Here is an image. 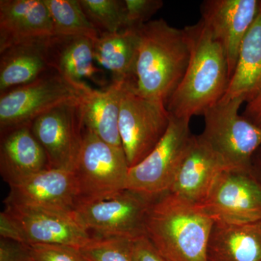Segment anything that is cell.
<instances>
[{
  "label": "cell",
  "instance_id": "22",
  "mask_svg": "<svg viewBox=\"0 0 261 261\" xmlns=\"http://www.w3.org/2000/svg\"><path fill=\"white\" fill-rule=\"evenodd\" d=\"M47 39L15 44L0 53V94L34 82L51 70Z\"/></svg>",
  "mask_w": 261,
  "mask_h": 261
},
{
  "label": "cell",
  "instance_id": "3",
  "mask_svg": "<svg viewBox=\"0 0 261 261\" xmlns=\"http://www.w3.org/2000/svg\"><path fill=\"white\" fill-rule=\"evenodd\" d=\"M214 224L202 207L167 193L151 205L145 235L167 261H208Z\"/></svg>",
  "mask_w": 261,
  "mask_h": 261
},
{
  "label": "cell",
  "instance_id": "24",
  "mask_svg": "<svg viewBox=\"0 0 261 261\" xmlns=\"http://www.w3.org/2000/svg\"><path fill=\"white\" fill-rule=\"evenodd\" d=\"M53 20V36H82L96 40L99 33L84 13L80 0H44Z\"/></svg>",
  "mask_w": 261,
  "mask_h": 261
},
{
  "label": "cell",
  "instance_id": "27",
  "mask_svg": "<svg viewBox=\"0 0 261 261\" xmlns=\"http://www.w3.org/2000/svg\"><path fill=\"white\" fill-rule=\"evenodd\" d=\"M126 8L125 29H140L150 21L151 18L161 9V0H124Z\"/></svg>",
  "mask_w": 261,
  "mask_h": 261
},
{
  "label": "cell",
  "instance_id": "14",
  "mask_svg": "<svg viewBox=\"0 0 261 261\" xmlns=\"http://www.w3.org/2000/svg\"><path fill=\"white\" fill-rule=\"evenodd\" d=\"M5 205L73 215L77 205L74 175L70 170L49 168L10 187Z\"/></svg>",
  "mask_w": 261,
  "mask_h": 261
},
{
  "label": "cell",
  "instance_id": "29",
  "mask_svg": "<svg viewBox=\"0 0 261 261\" xmlns=\"http://www.w3.org/2000/svg\"><path fill=\"white\" fill-rule=\"evenodd\" d=\"M130 250L133 261H167L146 235L130 240Z\"/></svg>",
  "mask_w": 261,
  "mask_h": 261
},
{
  "label": "cell",
  "instance_id": "21",
  "mask_svg": "<svg viewBox=\"0 0 261 261\" xmlns=\"http://www.w3.org/2000/svg\"><path fill=\"white\" fill-rule=\"evenodd\" d=\"M208 261H261V220L231 224L214 221Z\"/></svg>",
  "mask_w": 261,
  "mask_h": 261
},
{
  "label": "cell",
  "instance_id": "15",
  "mask_svg": "<svg viewBox=\"0 0 261 261\" xmlns=\"http://www.w3.org/2000/svg\"><path fill=\"white\" fill-rule=\"evenodd\" d=\"M5 211L18 225L24 245H65L80 249L92 238L73 215L12 205H5Z\"/></svg>",
  "mask_w": 261,
  "mask_h": 261
},
{
  "label": "cell",
  "instance_id": "1",
  "mask_svg": "<svg viewBox=\"0 0 261 261\" xmlns=\"http://www.w3.org/2000/svg\"><path fill=\"white\" fill-rule=\"evenodd\" d=\"M190 51L185 75L166 104L173 116L203 115L227 90L230 76L222 46L200 20L184 29Z\"/></svg>",
  "mask_w": 261,
  "mask_h": 261
},
{
  "label": "cell",
  "instance_id": "17",
  "mask_svg": "<svg viewBox=\"0 0 261 261\" xmlns=\"http://www.w3.org/2000/svg\"><path fill=\"white\" fill-rule=\"evenodd\" d=\"M54 35L44 0L0 1V53L7 48Z\"/></svg>",
  "mask_w": 261,
  "mask_h": 261
},
{
  "label": "cell",
  "instance_id": "6",
  "mask_svg": "<svg viewBox=\"0 0 261 261\" xmlns=\"http://www.w3.org/2000/svg\"><path fill=\"white\" fill-rule=\"evenodd\" d=\"M190 123L188 118L171 115L162 140L147 157L129 168L127 190L153 199L169 192L193 137Z\"/></svg>",
  "mask_w": 261,
  "mask_h": 261
},
{
  "label": "cell",
  "instance_id": "34",
  "mask_svg": "<svg viewBox=\"0 0 261 261\" xmlns=\"http://www.w3.org/2000/svg\"><path fill=\"white\" fill-rule=\"evenodd\" d=\"M30 253V252H29ZM25 261H35L34 260V259L32 258V256L31 255H29L28 257H27V259H25Z\"/></svg>",
  "mask_w": 261,
  "mask_h": 261
},
{
  "label": "cell",
  "instance_id": "32",
  "mask_svg": "<svg viewBox=\"0 0 261 261\" xmlns=\"http://www.w3.org/2000/svg\"><path fill=\"white\" fill-rule=\"evenodd\" d=\"M243 116L261 128V91L251 100L247 102Z\"/></svg>",
  "mask_w": 261,
  "mask_h": 261
},
{
  "label": "cell",
  "instance_id": "33",
  "mask_svg": "<svg viewBox=\"0 0 261 261\" xmlns=\"http://www.w3.org/2000/svg\"><path fill=\"white\" fill-rule=\"evenodd\" d=\"M252 170L261 184V147L254 154L252 161Z\"/></svg>",
  "mask_w": 261,
  "mask_h": 261
},
{
  "label": "cell",
  "instance_id": "10",
  "mask_svg": "<svg viewBox=\"0 0 261 261\" xmlns=\"http://www.w3.org/2000/svg\"><path fill=\"white\" fill-rule=\"evenodd\" d=\"M219 222L241 224L261 220V184L250 169L231 168L220 175L200 206Z\"/></svg>",
  "mask_w": 261,
  "mask_h": 261
},
{
  "label": "cell",
  "instance_id": "26",
  "mask_svg": "<svg viewBox=\"0 0 261 261\" xmlns=\"http://www.w3.org/2000/svg\"><path fill=\"white\" fill-rule=\"evenodd\" d=\"M80 250L89 261H133L130 239L92 237Z\"/></svg>",
  "mask_w": 261,
  "mask_h": 261
},
{
  "label": "cell",
  "instance_id": "8",
  "mask_svg": "<svg viewBox=\"0 0 261 261\" xmlns=\"http://www.w3.org/2000/svg\"><path fill=\"white\" fill-rule=\"evenodd\" d=\"M171 116L165 103L140 97L125 85L120 103L119 132L128 167L140 163L162 140Z\"/></svg>",
  "mask_w": 261,
  "mask_h": 261
},
{
  "label": "cell",
  "instance_id": "11",
  "mask_svg": "<svg viewBox=\"0 0 261 261\" xmlns=\"http://www.w3.org/2000/svg\"><path fill=\"white\" fill-rule=\"evenodd\" d=\"M80 102L65 103L49 110L31 124L49 168L70 171L74 168L83 140Z\"/></svg>",
  "mask_w": 261,
  "mask_h": 261
},
{
  "label": "cell",
  "instance_id": "31",
  "mask_svg": "<svg viewBox=\"0 0 261 261\" xmlns=\"http://www.w3.org/2000/svg\"><path fill=\"white\" fill-rule=\"evenodd\" d=\"M0 234L2 238L23 244L18 225L5 211L0 214Z\"/></svg>",
  "mask_w": 261,
  "mask_h": 261
},
{
  "label": "cell",
  "instance_id": "2",
  "mask_svg": "<svg viewBox=\"0 0 261 261\" xmlns=\"http://www.w3.org/2000/svg\"><path fill=\"white\" fill-rule=\"evenodd\" d=\"M140 47L132 91L140 97L167 104L185 75L190 51L184 29L163 19L139 29Z\"/></svg>",
  "mask_w": 261,
  "mask_h": 261
},
{
  "label": "cell",
  "instance_id": "4",
  "mask_svg": "<svg viewBox=\"0 0 261 261\" xmlns=\"http://www.w3.org/2000/svg\"><path fill=\"white\" fill-rule=\"evenodd\" d=\"M128 170L123 147L84 130L80 154L72 171L77 205L110 198L126 190Z\"/></svg>",
  "mask_w": 261,
  "mask_h": 261
},
{
  "label": "cell",
  "instance_id": "16",
  "mask_svg": "<svg viewBox=\"0 0 261 261\" xmlns=\"http://www.w3.org/2000/svg\"><path fill=\"white\" fill-rule=\"evenodd\" d=\"M93 39L82 36H51L47 41V60L51 70L80 92L90 81L101 88L109 84L105 71L96 65Z\"/></svg>",
  "mask_w": 261,
  "mask_h": 261
},
{
  "label": "cell",
  "instance_id": "5",
  "mask_svg": "<svg viewBox=\"0 0 261 261\" xmlns=\"http://www.w3.org/2000/svg\"><path fill=\"white\" fill-rule=\"evenodd\" d=\"M245 99L219 101L204 113L200 137L231 167L250 169L261 147V128L239 114Z\"/></svg>",
  "mask_w": 261,
  "mask_h": 261
},
{
  "label": "cell",
  "instance_id": "19",
  "mask_svg": "<svg viewBox=\"0 0 261 261\" xmlns=\"http://www.w3.org/2000/svg\"><path fill=\"white\" fill-rule=\"evenodd\" d=\"M125 85L112 83L106 88L88 86L82 91L80 108L84 130L111 145L121 147L119 132L120 103Z\"/></svg>",
  "mask_w": 261,
  "mask_h": 261
},
{
  "label": "cell",
  "instance_id": "12",
  "mask_svg": "<svg viewBox=\"0 0 261 261\" xmlns=\"http://www.w3.org/2000/svg\"><path fill=\"white\" fill-rule=\"evenodd\" d=\"M260 10L257 0H207L201 5V20L224 49L230 79L242 43Z\"/></svg>",
  "mask_w": 261,
  "mask_h": 261
},
{
  "label": "cell",
  "instance_id": "30",
  "mask_svg": "<svg viewBox=\"0 0 261 261\" xmlns=\"http://www.w3.org/2000/svg\"><path fill=\"white\" fill-rule=\"evenodd\" d=\"M30 255L29 245L2 238L0 261H25Z\"/></svg>",
  "mask_w": 261,
  "mask_h": 261
},
{
  "label": "cell",
  "instance_id": "23",
  "mask_svg": "<svg viewBox=\"0 0 261 261\" xmlns=\"http://www.w3.org/2000/svg\"><path fill=\"white\" fill-rule=\"evenodd\" d=\"M260 91L261 1L260 12L242 43L234 72L220 101L241 97L247 102Z\"/></svg>",
  "mask_w": 261,
  "mask_h": 261
},
{
  "label": "cell",
  "instance_id": "20",
  "mask_svg": "<svg viewBox=\"0 0 261 261\" xmlns=\"http://www.w3.org/2000/svg\"><path fill=\"white\" fill-rule=\"evenodd\" d=\"M139 29L101 33L94 42L96 63L112 75L113 83L132 87L140 47Z\"/></svg>",
  "mask_w": 261,
  "mask_h": 261
},
{
  "label": "cell",
  "instance_id": "18",
  "mask_svg": "<svg viewBox=\"0 0 261 261\" xmlns=\"http://www.w3.org/2000/svg\"><path fill=\"white\" fill-rule=\"evenodd\" d=\"M49 168L47 155L31 124L1 132L0 173L10 187Z\"/></svg>",
  "mask_w": 261,
  "mask_h": 261
},
{
  "label": "cell",
  "instance_id": "28",
  "mask_svg": "<svg viewBox=\"0 0 261 261\" xmlns=\"http://www.w3.org/2000/svg\"><path fill=\"white\" fill-rule=\"evenodd\" d=\"M29 252L35 261H89L76 247L65 245H29Z\"/></svg>",
  "mask_w": 261,
  "mask_h": 261
},
{
  "label": "cell",
  "instance_id": "25",
  "mask_svg": "<svg viewBox=\"0 0 261 261\" xmlns=\"http://www.w3.org/2000/svg\"><path fill=\"white\" fill-rule=\"evenodd\" d=\"M84 13L99 33H115L126 27L124 0H80Z\"/></svg>",
  "mask_w": 261,
  "mask_h": 261
},
{
  "label": "cell",
  "instance_id": "9",
  "mask_svg": "<svg viewBox=\"0 0 261 261\" xmlns=\"http://www.w3.org/2000/svg\"><path fill=\"white\" fill-rule=\"evenodd\" d=\"M82 94L55 70H49L34 82L0 94L1 132L32 124L49 110L78 102Z\"/></svg>",
  "mask_w": 261,
  "mask_h": 261
},
{
  "label": "cell",
  "instance_id": "7",
  "mask_svg": "<svg viewBox=\"0 0 261 261\" xmlns=\"http://www.w3.org/2000/svg\"><path fill=\"white\" fill-rule=\"evenodd\" d=\"M154 200L126 189L110 198L78 204L73 217L91 237L132 240L145 235L146 220Z\"/></svg>",
  "mask_w": 261,
  "mask_h": 261
},
{
  "label": "cell",
  "instance_id": "13",
  "mask_svg": "<svg viewBox=\"0 0 261 261\" xmlns=\"http://www.w3.org/2000/svg\"><path fill=\"white\" fill-rule=\"evenodd\" d=\"M231 168L200 135H193L168 193L201 206L220 175Z\"/></svg>",
  "mask_w": 261,
  "mask_h": 261
}]
</instances>
